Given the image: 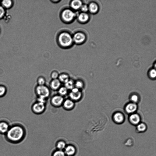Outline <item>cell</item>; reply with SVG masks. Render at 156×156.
<instances>
[{"label": "cell", "instance_id": "obj_7", "mask_svg": "<svg viewBox=\"0 0 156 156\" xmlns=\"http://www.w3.org/2000/svg\"><path fill=\"white\" fill-rule=\"evenodd\" d=\"M86 36L83 33L78 32L75 33L73 37V42L77 44L83 43L85 40Z\"/></svg>", "mask_w": 156, "mask_h": 156}, {"label": "cell", "instance_id": "obj_18", "mask_svg": "<svg viewBox=\"0 0 156 156\" xmlns=\"http://www.w3.org/2000/svg\"><path fill=\"white\" fill-rule=\"evenodd\" d=\"M58 78L61 82L64 83L69 80V76L65 73H62L59 75Z\"/></svg>", "mask_w": 156, "mask_h": 156}, {"label": "cell", "instance_id": "obj_6", "mask_svg": "<svg viewBox=\"0 0 156 156\" xmlns=\"http://www.w3.org/2000/svg\"><path fill=\"white\" fill-rule=\"evenodd\" d=\"M45 108L44 103L38 101L34 103L32 106V110L35 113H41L43 112Z\"/></svg>", "mask_w": 156, "mask_h": 156}, {"label": "cell", "instance_id": "obj_30", "mask_svg": "<svg viewBox=\"0 0 156 156\" xmlns=\"http://www.w3.org/2000/svg\"><path fill=\"white\" fill-rule=\"evenodd\" d=\"M150 77L152 78H154L156 76V71L154 69H152L149 72V73Z\"/></svg>", "mask_w": 156, "mask_h": 156}, {"label": "cell", "instance_id": "obj_5", "mask_svg": "<svg viewBox=\"0 0 156 156\" xmlns=\"http://www.w3.org/2000/svg\"><path fill=\"white\" fill-rule=\"evenodd\" d=\"M70 99L73 101H77L79 100L82 96V93L80 89L74 87L69 93Z\"/></svg>", "mask_w": 156, "mask_h": 156}, {"label": "cell", "instance_id": "obj_10", "mask_svg": "<svg viewBox=\"0 0 156 156\" xmlns=\"http://www.w3.org/2000/svg\"><path fill=\"white\" fill-rule=\"evenodd\" d=\"M10 127L9 124L7 122L4 121H0V133L5 135Z\"/></svg>", "mask_w": 156, "mask_h": 156}, {"label": "cell", "instance_id": "obj_19", "mask_svg": "<svg viewBox=\"0 0 156 156\" xmlns=\"http://www.w3.org/2000/svg\"><path fill=\"white\" fill-rule=\"evenodd\" d=\"M88 10L92 13H95L98 10V7L97 5L95 3L92 2L90 3L89 6Z\"/></svg>", "mask_w": 156, "mask_h": 156}, {"label": "cell", "instance_id": "obj_15", "mask_svg": "<svg viewBox=\"0 0 156 156\" xmlns=\"http://www.w3.org/2000/svg\"><path fill=\"white\" fill-rule=\"evenodd\" d=\"M82 5L81 1L78 0L72 1L70 3L71 7L74 10H78L80 9Z\"/></svg>", "mask_w": 156, "mask_h": 156}, {"label": "cell", "instance_id": "obj_20", "mask_svg": "<svg viewBox=\"0 0 156 156\" xmlns=\"http://www.w3.org/2000/svg\"><path fill=\"white\" fill-rule=\"evenodd\" d=\"M147 128L146 125L144 123H141L137 125L136 129L139 132H143L146 130Z\"/></svg>", "mask_w": 156, "mask_h": 156}, {"label": "cell", "instance_id": "obj_3", "mask_svg": "<svg viewBox=\"0 0 156 156\" xmlns=\"http://www.w3.org/2000/svg\"><path fill=\"white\" fill-rule=\"evenodd\" d=\"M35 92L39 98L45 99L49 96L50 94L49 89L44 85L37 86L36 88Z\"/></svg>", "mask_w": 156, "mask_h": 156}, {"label": "cell", "instance_id": "obj_23", "mask_svg": "<svg viewBox=\"0 0 156 156\" xmlns=\"http://www.w3.org/2000/svg\"><path fill=\"white\" fill-rule=\"evenodd\" d=\"M58 89L59 95L62 96L65 95L68 93V89L65 86L60 87Z\"/></svg>", "mask_w": 156, "mask_h": 156}, {"label": "cell", "instance_id": "obj_31", "mask_svg": "<svg viewBox=\"0 0 156 156\" xmlns=\"http://www.w3.org/2000/svg\"><path fill=\"white\" fill-rule=\"evenodd\" d=\"M131 100L133 103L137 102L138 101V97L136 94L133 95L131 96Z\"/></svg>", "mask_w": 156, "mask_h": 156}, {"label": "cell", "instance_id": "obj_12", "mask_svg": "<svg viewBox=\"0 0 156 156\" xmlns=\"http://www.w3.org/2000/svg\"><path fill=\"white\" fill-rule=\"evenodd\" d=\"M129 120L131 123L134 125H138L140 121L139 116L136 114H132L129 117Z\"/></svg>", "mask_w": 156, "mask_h": 156}, {"label": "cell", "instance_id": "obj_9", "mask_svg": "<svg viewBox=\"0 0 156 156\" xmlns=\"http://www.w3.org/2000/svg\"><path fill=\"white\" fill-rule=\"evenodd\" d=\"M64 149L65 153L66 155L67 156H73L76 152L75 147L71 145L66 146Z\"/></svg>", "mask_w": 156, "mask_h": 156}, {"label": "cell", "instance_id": "obj_32", "mask_svg": "<svg viewBox=\"0 0 156 156\" xmlns=\"http://www.w3.org/2000/svg\"><path fill=\"white\" fill-rule=\"evenodd\" d=\"M80 9L82 12H86L88 10V7L87 5L83 4Z\"/></svg>", "mask_w": 156, "mask_h": 156}, {"label": "cell", "instance_id": "obj_29", "mask_svg": "<svg viewBox=\"0 0 156 156\" xmlns=\"http://www.w3.org/2000/svg\"><path fill=\"white\" fill-rule=\"evenodd\" d=\"M2 3L3 5L6 8L10 7L12 4L11 1L9 0H4L2 1Z\"/></svg>", "mask_w": 156, "mask_h": 156}, {"label": "cell", "instance_id": "obj_21", "mask_svg": "<svg viewBox=\"0 0 156 156\" xmlns=\"http://www.w3.org/2000/svg\"><path fill=\"white\" fill-rule=\"evenodd\" d=\"M65 87L68 90H72L74 87V82L71 80L69 79L65 83Z\"/></svg>", "mask_w": 156, "mask_h": 156}, {"label": "cell", "instance_id": "obj_28", "mask_svg": "<svg viewBox=\"0 0 156 156\" xmlns=\"http://www.w3.org/2000/svg\"><path fill=\"white\" fill-rule=\"evenodd\" d=\"M59 74L56 71H53L51 73V77L53 79H57L58 78Z\"/></svg>", "mask_w": 156, "mask_h": 156}, {"label": "cell", "instance_id": "obj_14", "mask_svg": "<svg viewBox=\"0 0 156 156\" xmlns=\"http://www.w3.org/2000/svg\"><path fill=\"white\" fill-rule=\"evenodd\" d=\"M61 82L58 79H53L50 83L51 88L53 90L58 89L60 87Z\"/></svg>", "mask_w": 156, "mask_h": 156}, {"label": "cell", "instance_id": "obj_13", "mask_svg": "<svg viewBox=\"0 0 156 156\" xmlns=\"http://www.w3.org/2000/svg\"><path fill=\"white\" fill-rule=\"evenodd\" d=\"M136 105L133 103H130L127 105L126 107V110L129 113H133L137 109Z\"/></svg>", "mask_w": 156, "mask_h": 156}, {"label": "cell", "instance_id": "obj_8", "mask_svg": "<svg viewBox=\"0 0 156 156\" xmlns=\"http://www.w3.org/2000/svg\"><path fill=\"white\" fill-rule=\"evenodd\" d=\"M64 101V98L62 96L58 95L53 97L51 99V102L54 106H59L62 104Z\"/></svg>", "mask_w": 156, "mask_h": 156}, {"label": "cell", "instance_id": "obj_24", "mask_svg": "<svg viewBox=\"0 0 156 156\" xmlns=\"http://www.w3.org/2000/svg\"><path fill=\"white\" fill-rule=\"evenodd\" d=\"M7 89L3 85H0V98L3 97L6 94Z\"/></svg>", "mask_w": 156, "mask_h": 156}, {"label": "cell", "instance_id": "obj_4", "mask_svg": "<svg viewBox=\"0 0 156 156\" xmlns=\"http://www.w3.org/2000/svg\"><path fill=\"white\" fill-rule=\"evenodd\" d=\"M76 16L75 13L70 9L63 10L61 14V17L63 21L66 22H70L74 19Z\"/></svg>", "mask_w": 156, "mask_h": 156}, {"label": "cell", "instance_id": "obj_25", "mask_svg": "<svg viewBox=\"0 0 156 156\" xmlns=\"http://www.w3.org/2000/svg\"><path fill=\"white\" fill-rule=\"evenodd\" d=\"M52 156H66L64 151L58 150L53 153Z\"/></svg>", "mask_w": 156, "mask_h": 156}, {"label": "cell", "instance_id": "obj_2", "mask_svg": "<svg viewBox=\"0 0 156 156\" xmlns=\"http://www.w3.org/2000/svg\"><path fill=\"white\" fill-rule=\"evenodd\" d=\"M58 40L59 44L64 48L70 46L73 42V37L67 32H63L59 34Z\"/></svg>", "mask_w": 156, "mask_h": 156}, {"label": "cell", "instance_id": "obj_27", "mask_svg": "<svg viewBox=\"0 0 156 156\" xmlns=\"http://www.w3.org/2000/svg\"><path fill=\"white\" fill-rule=\"evenodd\" d=\"M37 83L38 85H44L45 83V80L43 77L40 76L37 79Z\"/></svg>", "mask_w": 156, "mask_h": 156}, {"label": "cell", "instance_id": "obj_17", "mask_svg": "<svg viewBox=\"0 0 156 156\" xmlns=\"http://www.w3.org/2000/svg\"><path fill=\"white\" fill-rule=\"evenodd\" d=\"M113 119L114 121L117 123L122 122L124 120V116L120 112L115 113L113 116Z\"/></svg>", "mask_w": 156, "mask_h": 156}, {"label": "cell", "instance_id": "obj_26", "mask_svg": "<svg viewBox=\"0 0 156 156\" xmlns=\"http://www.w3.org/2000/svg\"><path fill=\"white\" fill-rule=\"evenodd\" d=\"M83 86V82L80 80H77L74 82V86L79 89L82 88Z\"/></svg>", "mask_w": 156, "mask_h": 156}, {"label": "cell", "instance_id": "obj_16", "mask_svg": "<svg viewBox=\"0 0 156 156\" xmlns=\"http://www.w3.org/2000/svg\"><path fill=\"white\" fill-rule=\"evenodd\" d=\"M77 17L78 21L82 23L87 21L89 18L88 15L86 12H83L80 13L78 15Z\"/></svg>", "mask_w": 156, "mask_h": 156}, {"label": "cell", "instance_id": "obj_33", "mask_svg": "<svg viewBox=\"0 0 156 156\" xmlns=\"http://www.w3.org/2000/svg\"><path fill=\"white\" fill-rule=\"evenodd\" d=\"M5 13V11L4 9L0 6V18L3 16Z\"/></svg>", "mask_w": 156, "mask_h": 156}, {"label": "cell", "instance_id": "obj_1", "mask_svg": "<svg viewBox=\"0 0 156 156\" xmlns=\"http://www.w3.org/2000/svg\"><path fill=\"white\" fill-rule=\"evenodd\" d=\"M26 131L24 127L19 124H15L10 126L5 135L6 140L12 144H18L24 139Z\"/></svg>", "mask_w": 156, "mask_h": 156}, {"label": "cell", "instance_id": "obj_22", "mask_svg": "<svg viewBox=\"0 0 156 156\" xmlns=\"http://www.w3.org/2000/svg\"><path fill=\"white\" fill-rule=\"evenodd\" d=\"M66 146V143L62 140L58 141L56 144V147L58 150H62Z\"/></svg>", "mask_w": 156, "mask_h": 156}, {"label": "cell", "instance_id": "obj_11", "mask_svg": "<svg viewBox=\"0 0 156 156\" xmlns=\"http://www.w3.org/2000/svg\"><path fill=\"white\" fill-rule=\"evenodd\" d=\"M64 108L66 109H72L74 106V101L70 99H67L64 101L62 104Z\"/></svg>", "mask_w": 156, "mask_h": 156}]
</instances>
